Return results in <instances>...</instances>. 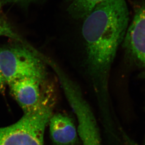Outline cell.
Segmentation results:
<instances>
[{
  "label": "cell",
  "instance_id": "4fadbf2b",
  "mask_svg": "<svg viewBox=\"0 0 145 145\" xmlns=\"http://www.w3.org/2000/svg\"><path fill=\"white\" fill-rule=\"evenodd\" d=\"M1 0H0V10H1Z\"/></svg>",
  "mask_w": 145,
  "mask_h": 145
},
{
  "label": "cell",
  "instance_id": "52a82bcc",
  "mask_svg": "<svg viewBox=\"0 0 145 145\" xmlns=\"http://www.w3.org/2000/svg\"><path fill=\"white\" fill-rule=\"evenodd\" d=\"M51 137L57 145H74L78 142L77 129L72 119L67 115L57 114L49 120Z\"/></svg>",
  "mask_w": 145,
  "mask_h": 145
},
{
  "label": "cell",
  "instance_id": "3957f363",
  "mask_svg": "<svg viewBox=\"0 0 145 145\" xmlns=\"http://www.w3.org/2000/svg\"><path fill=\"white\" fill-rule=\"evenodd\" d=\"M59 78L66 97L78 122L77 131L82 145H103L96 118L78 84L51 60L44 59Z\"/></svg>",
  "mask_w": 145,
  "mask_h": 145
},
{
  "label": "cell",
  "instance_id": "6da1fadb",
  "mask_svg": "<svg viewBox=\"0 0 145 145\" xmlns=\"http://www.w3.org/2000/svg\"><path fill=\"white\" fill-rule=\"evenodd\" d=\"M82 20V63L96 93L103 123H110L108 83L116 53L129 25L126 0H106Z\"/></svg>",
  "mask_w": 145,
  "mask_h": 145
},
{
  "label": "cell",
  "instance_id": "9c48e42d",
  "mask_svg": "<svg viewBox=\"0 0 145 145\" xmlns=\"http://www.w3.org/2000/svg\"><path fill=\"white\" fill-rule=\"evenodd\" d=\"M0 36H6L21 41L20 38L14 32L10 24L0 16Z\"/></svg>",
  "mask_w": 145,
  "mask_h": 145
},
{
  "label": "cell",
  "instance_id": "7c38bea8",
  "mask_svg": "<svg viewBox=\"0 0 145 145\" xmlns=\"http://www.w3.org/2000/svg\"><path fill=\"white\" fill-rule=\"evenodd\" d=\"M6 82L3 76V73L1 71V68L0 67V92L1 93H4L5 90V86Z\"/></svg>",
  "mask_w": 145,
  "mask_h": 145
},
{
  "label": "cell",
  "instance_id": "8992f818",
  "mask_svg": "<svg viewBox=\"0 0 145 145\" xmlns=\"http://www.w3.org/2000/svg\"><path fill=\"white\" fill-rule=\"evenodd\" d=\"M44 82L45 80L27 78L8 84L12 93L25 112L30 111L38 104Z\"/></svg>",
  "mask_w": 145,
  "mask_h": 145
},
{
  "label": "cell",
  "instance_id": "8fae6325",
  "mask_svg": "<svg viewBox=\"0 0 145 145\" xmlns=\"http://www.w3.org/2000/svg\"><path fill=\"white\" fill-rule=\"evenodd\" d=\"M120 132L125 145H140L133 138H131L129 135H128L123 129H120Z\"/></svg>",
  "mask_w": 145,
  "mask_h": 145
},
{
  "label": "cell",
  "instance_id": "5bb4252c",
  "mask_svg": "<svg viewBox=\"0 0 145 145\" xmlns=\"http://www.w3.org/2000/svg\"><path fill=\"white\" fill-rule=\"evenodd\" d=\"M145 145V142H144V145Z\"/></svg>",
  "mask_w": 145,
  "mask_h": 145
},
{
  "label": "cell",
  "instance_id": "ba28073f",
  "mask_svg": "<svg viewBox=\"0 0 145 145\" xmlns=\"http://www.w3.org/2000/svg\"><path fill=\"white\" fill-rule=\"evenodd\" d=\"M106 0H66L67 12L75 20H82L95 7Z\"/></svg>",
  "mask_w": 145,
  "mask_h": 145
},
{
  "label": "cell",
  "instance_id": "7a4b0ae2",
  "mask_svg": "<svg viewBox=\"0 0 145 145\" xmlns=\"http://www.w3.org/2000/svg\"><path fill=\"white\" fill-rule=\"evenodd\" d=\"M56 94L51 86L43 87L38 104L18 121L0 128V145H44V131L52 116Z\"/></svg>",
  "mask_w": 145,
  "mask_h": 145
},
{
  "label": "cell",
  "instance_id": "277c9868",
  "mask_svg": "<svg viewBox=\"0 0 145 145\" xmlns=\"http://www.w3.org/2000/svg\"><path fill=\"white\" fill-rule=\"evenodd\" d=\"M0 67L8 85L27 78L44 81L47 75L45 66L40 56L21 45L0 48Z\"/></svg>",
  "mask_w": 145,
  "mask_h": 145
},
{
  "label": "cell",
  "instance_id": "5b68a950",
  "mask_svg": "<svg viewBox=\"0 0 145 145\" xmlns=\"http://www.w3.org/2000/svg\"><path fill=\"white\" fill-rule=\"evenodd\" d=\"M133 8V18L122 44L128 56L145 72V0H135Z\"/></svg>",
  "mask_w": 145,
  "mask_h": 145
},
{
  "label": "cell",
  "instance_id": "30bf717a",
  "mask_svg": "<svg viewBox=\"0 0 145 145\" xmlns=\"http://www.w3.org/2000/svg\"><path fill=\"white\" fill-rule=\"evenodd\" d=\"M36 0H1L2 4H13L25 6Z\"/></svg>",
  "mask_w": 145,
  "mask_h": 145
}]
</instances>
